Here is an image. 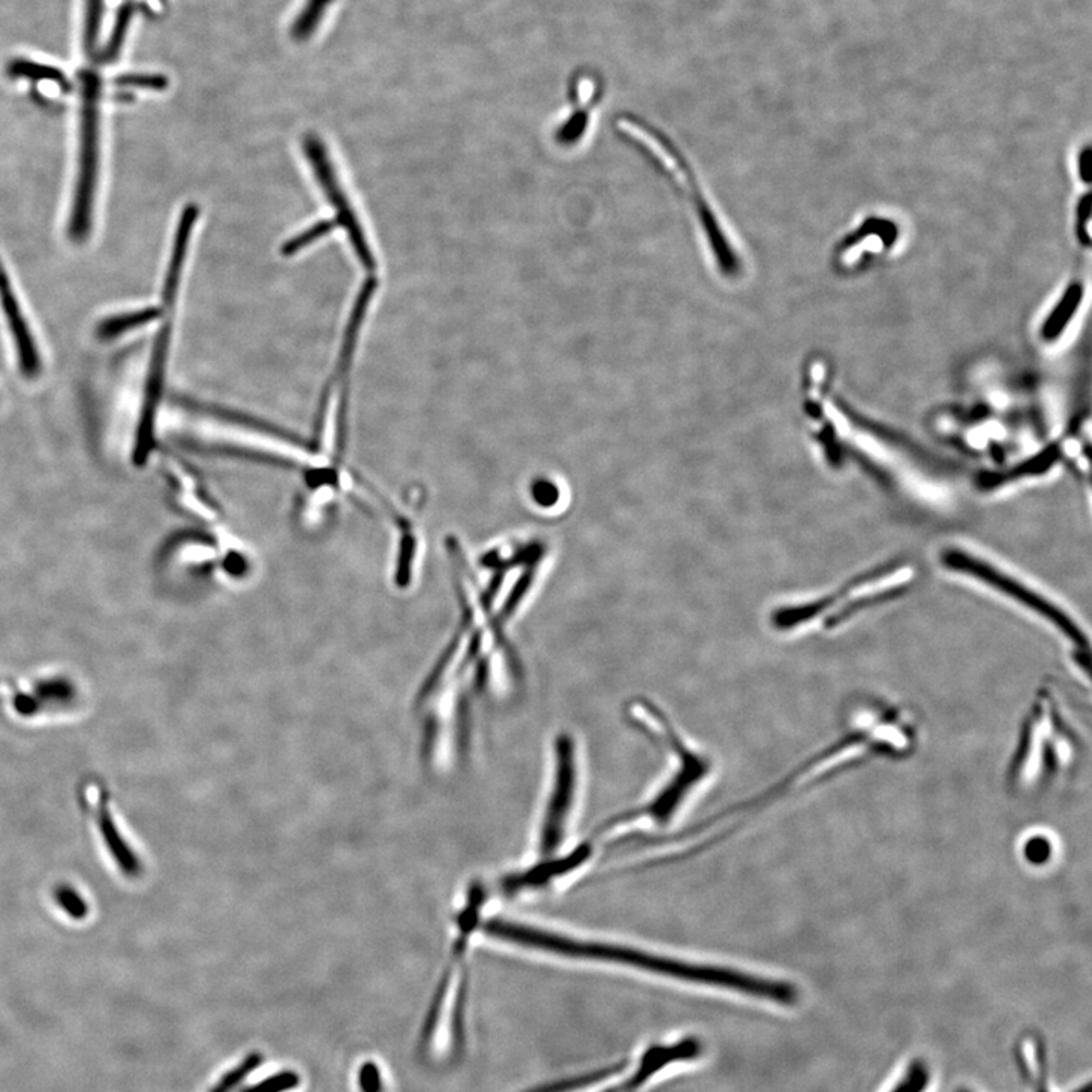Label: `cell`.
<instances>
[{
  "label": "cell",
  "mask_w": 1092,
  "mask_h": 1092,
  "mask_svg": "<svg viewBox=\"0 0 1092 1092\" xmlns=\"http://www.w3.org/2000/svg\"><path fill=\"white\" fill-rule=\"evenodd\" d=\"M619 128H621L623 135L636 143L642 150H646L652 160L664 169L666 175L671 178L674 184L680 189L688 203L692 205L718 269L727 277L738 274V255H736L730 239H727L726 231L719 223L714 205L708 203L700 181L696 180L693 169L684 160L683 155L671 143L666 142V138L662 137L657 131L639 122V120L623 119L619 123Z\"/></svg>",
  "instance_id": "6"
},
{
  "label": "cell",
  "mask_w": 1092,
  "mask_h": 1092,
  "mask_svg": "<svg viewBox=\"0 0 1092 1092\" xmlns=\"http://www.w3.org/2000/svg\"><path fill=\"white\" fill-rule=\"evenodd\" d=\"M577 781L575 743L563 735L556 741V776L541 832L542 854H551L563 840Z\"/></svg>",
  "instance_id": "9"
},
{
  "label": "cell",
  "mask_w": 1092,
  "mask_h": 1092,
  "mask_svg": "<svg viewBox=\"0 0 1092 1092\" xmlns=\"http://www.w3.org/2000/svg\"><path fill=\"white\" fill-rule=\"evenodd\" d=\"M336 227H339L337 220H323V222H317L310 227L307 231L301 232L296 238L290 239L284 246L281 247V254L284 257H292V255L300 253L313 242L324 238V235L329 234Z\"/></svg>",
  "instance_id": "15"
},
{
  "label": "cell",
  "mask_w": 1092,
  "mask_h": 1092,
  "mask_svg": "<svg viewBox=\"0 0 1092 1092\" xmlns=\"http://www.w3.org/2000/svg\"><path fill=\"white\" fill-rule=\"evenodd\" d=\"M811 420L816 451L832 470L856 464L889 490L921 505L951 501L950 470L927 449L869 422L847 417L836 422L813 413Z\"/></svg>",
  "instance_id": "1"
},
{
  "label": "cell",
  "mask_w": 1092,
  "mask_h": 1092,
  "mask_svg": "<svg viewBox=\"0 0 1092 1092\" xmlns=\"http://www.w3.org/2000/svg\"><path fill=\"white\" fill-rule=\"evenodd\" d=\"M304 149L305 154H307L310 165L313 166L315 175L319 180L320 187L324 189L327 199L335 207L337 223L347 230L348 238L351 240V245L354 247L360 263H362L367 274L377 272V262H375L374 254H372L362 225H360L355 211L352 210L350 201L344 195L342 187L337 182L335 169H332L331 161L328 160L329 157L327 150H325L323 141L317 135L308 134L304 141Z\"/></svg>",
  "instance_id": "8"
},
{
  "label": "cell",
  "mask_w": 1092,
  "mask_h": 1092,
  "mask_svg": "<svg viewBox=\"0 0 1092 1092\" xmlns=\"http://www.w3.org/2000/svg\"><path fill=\"white\" fill-rule=\"evenodd\" d=\"M920 580L910 559H893L851 575L823 594L778 607L771 623L780 633H835L878 607L905 598Z\"/></svg>",
  "instance_id": "3"
},
{
  "label": "cell",
  "mask_w": 1092,
  "mask_h": 1092,
  "mask_svg": "<svg viewBox=\"0 0 1092 1092\" xmlns=\"http://www.w3.org/2000/svg\"><path fill=\"white\" fill-rule=\"evenodd\" d=\"M941 569L985 589L1043 622L1068 646L1072 664L1090 679L1091 642L1079 619L1043 587L970 545L947 542L936 551Z\"/></svg>",
  "instance_id": "4"
},
{
  "label": "cell",
  "mask_w": 1092,
  "mask_h": 1092,
  "mask_svg": "<svg viewBox=\"0 0 1092 1092\" xmlns=\"http://www.w3.org/2000/svg\"><path fill=\"white\" fill-rule=\"evenodd\" d=\"M1080 300H1082V288L1075 286V288L1067 290V293H1065L1063 300L1057 304V307L1053 310L1051 317H1048L1047 323L1044 325L1043 332L1047 339H1055V337L1064 331L1065 325L1070 323L1071 317L1075 316Z\"/></svg>",
  "instance_id": "14"
},
{
  "label": "cell",
  "mask_w": 1092,
  "mask_h": 1092,
  "mask_svg": "<svg viewBox=\"0 0 1092 1092\" xmlns=\"http://www.w3.org/2000/svg\"><path fill=\"white\" fill-rule=\"evenodd\" d=\"M0 302H2L3 313H5L8 325L14 336L15 348H17L19 362L23 374L26 377H36L40 371V359L33 336H31L28 324L22 315L21 305L8 280L5 269L0 263Z\"/></svg>",
  "instance_id": "11"
},
{
  "label": "cell",
  "mask_w": 1092,
  "mask_h": 1092,
  "mask_svg": "<svg viewBox=\"0 0 1092 1092\" xmlns=\"http://www.w3.org/2000/svg\"><path fill=\"white\" fill-rule=\"evenodd\" d=\"M701 1043L696 1038L689 1036L672 1044H658L650 1047L641 1056L633 1075L619 1080L617 1085L604 1092H638L653 1076L664 1070L668 1065L687 1063L701 1055Z\"/></svg>",
  "instance_id": "10"
},
{
  "label": "cell",
  "mask_w": 1092,
  "mask_h": 1092,
  "mask_svg": "<svg viewBox=\"0 0 1092 1092\" xmlns=\"http://www.w3.org/2000/svg\"><path fill=\"white\" fill-rule=\"evenodd\" d=\"M162 315H165V310L150 307L126 313V315L108 317V319L102 320L98 325L96 336L100 340H112L116 337L126 335L128 331H133V329L143 327V325L150 324L155 319H160Z\"/></svg>",
  "instance_id": "13"
},
{
  "label": "cell",
  "mask_w": 1092,
  "mask_h": 1092,
  "mask_svg": "<svg viewBox=\"0 0 1092 1092\" xmlns=\"http://www.w3.org/2000/svg\"><path fill=\"white\" fill-rule=\"evenodd\" d=\"M120 83L135 85V87L154 88V90H162L168 85V81L161 76H128L120 80Z\"/></svg>",
  "instance_id": "16"
},
{
  "label": "cell",
  "mask_w": 1092,
  "mask_h": 1092,
  "mask_svg": "<svg viewBox=\"0 0 1092 1092\" xmlns=\"http://www.w3.org/2000/svg\"><path fill=\"white\" fill-rule=\"evenodd\" d=\"M1091 150L1087 149L1085 153L1080 157V175H1082L1083 181L1090 184L1091 181Z\"/></svg>",
  "instance_id": "17"
},
{
  "label": "cell",
  "mask_w": 1092,
  "mask_h": 1092,
  "mask_svg": "<svg viewBox=\"0 0 1092 1092\" xmlns=\"http://www.w3.org/2000/svg\"><path fill=\"white\" fill-rule=\"evenodd\" d=\"M476 933H484L487 938L514 944V946L530 948V950L551 953V955L569 959L594 960V962L638 968L646 973L664 975V978L677 979V981L699 983V985L738 991V993L751 995V997L764 998V1000L781 1003V1005H791L797 1000L796 987L786 982L759 978V975L742 973V971L726 967L683 962V960L666 958V956L654 955V953L639 950V948L618 946V944L569 938L560 933L519 924L517 921L505 920V918H487V920L480 918L475 935Z\"/></svg>",
  "instance_id": "2"
},
{
  "label": "cell",
  "mask_w": 1092,
  "mask_h": 1092,
  "mask_svg": "<svg viewBox=\"0 0 1092 1092\" xmlns=\"http://www.w3.org/2000/svg\"><path fill=\"white\" fill-rule=\"evenodd\" d=\"M1078 756V735L1064 714L1055 689L1043 684L1026 715L1009 781L1018 788H1033L1053 780Z\"/></svg>",
  "instance_id": "5"
},
{
  "label": "cell",
  "mask_w": 1092,
  "mask_h": 1092,
  "mask_svg": "<svg viewBox=\"0 0 1092 1092\" xmlns=\"http://www.w3.org/2000/svg\"><path fill=\"white\" fill-rule=\"evenodd\" d=\"M83 126H81L80 172L75 190V201L69 223V235L75 242H84L90 234L93 203H95L96 181L99 168V84L88 75L84 83Z\"/></svg>",
  "instance_id": "7"
},
{
  "label": "cell",
  "mask_w": 1092,
  "mask_h": 1092,
  "mask_svg": "<svg viewBox=\"0 0 1092 1092\" xmlns=\"http://www.w3.org/2000/svg\"><path fill=\"white\" fill-rule=\"evenodd\" d=\"M343 2L347 0H300L290 19V38L301 45L315 40Z\"/></svg>",
  "instance_id": "12"
}]
</instances>
